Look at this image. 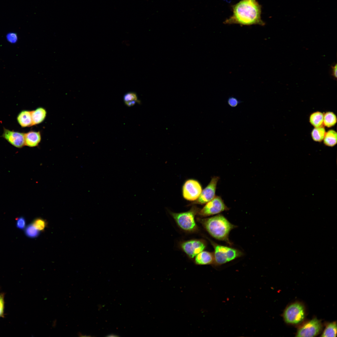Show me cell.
Returning a JSON list of instances; mask_svg holds the SVG:
<instances>
[{"label":"cell","instance_id":"obj_8","mask_svg":"<svg viewBox=\"0 0 337 337\" xmlns=\"http://www.w3.org/2000/svg\"><path fill=\"white\" fill-rule=\"evenodd\" d=\"M219 178L213 177L208 186L202 190L198 198L193 203L203 204L206 203L215 197V192Z\"/></svg>","mask_w":337,"mask_h":337},{"label":"cell","instance_id":"obj_12","mask_svg":"<svg viewBox=\"0 0 337 337\" xmlns=\"http://www.w3.org/2000/svg\"><path fill=\"white\" fill-rule=\"evenodd\" d=\"M41 139L40 132L29 131L25 133V145L30 147H36L40 143Z\"/></svg>","mask_w":337,"mask_h":337},{"label":"cell","instance_id":"obj_6","mask_svg":"<svg viewBox=\"0 0 337 337\" xmlns=\"http://www.w3.org/2000/svg\"><path fill=\"white\" fill-rule=\"evenodd\" d=\"M228 209L221 198L216 196L207 203L203 208L198 211V214L202 217H207L218 214Z\"/></svg>","mask_w":337,"mask_h":337},{"label":"cell","instance_id":"obj_28","mask_svg":"<svg viewBox=\"0 0 337 337\" xmlns=\"http://www.w3.org/2000/svg\"><path fill=\"white\" fill-rule=\"evenodd\" d=\"M332 76L335 78L337 77V65L335 64V65L331 66Z\"/></svg>","mask_w":337,"mask_h":337},{"label":"cell","instance_id":"obj_3","mask_svg":"<svg viewBox=\"0 0 337 337\" xmlns=\"http://www.w3.org/2000/svg\"><path fill=\"white\" fill-rule=\"evenodd\" d=\"M214 249V264L220 265L242 256L243 253L240 250L231 247L221 245L209 239Z\"/></svg>","mask_w":337,"mask_h":337},{"label":"cell","instance_id":"obj_19","mask_svg":"<svg viewBox=\"0 0 337 337\" xmlns=\"http://www.w3.org/2000/svg\"><path fill=\"white\" fill-rule=\"evenodd\" d=\"M337 122L336 115L332 112H327L324 115L323 125L330 128L335 125Z\"/></svg>","mask_w":337,"mask_h":337},{"label":"cell","instance_id":"obj_11","mask_svg":"<svg viewBox=\"0 0 337 337\" xmlns=\"http://www.w3.org/2000/svg\"><path fill=\"white\" fill-rule=\"evenodd\" d=\"M1 137L16 148H20L25 145V133L11 130L4 128Z\"/></svg>","mask_w":337,"mask_h":337},{"label":"cell","instance_id":"obj_17","mask_svg":"<svg viewBox=\"0 0 337 337\" xmlns=\"http://www.w3.org/2000/svg\"><path fill=\"white\" fill-rule=\"evenodd\" d=\"M324 114L320 111H316L310 115L309 121L314 127L323 126Z\"/></svg>","mask_w":337,"mask_h":337},{"label":"cell","instance_id":"obj_15","mask_svg":"<svg viewBox=\"0 0 337 337\" xmlns=\"http://www.w3.org/2000/svg\"><path fill=\"white\" fill-rule=\"evenodd\" d=\"M46 115V110L42 107H38L31 111L32 126L42 123L45 119Z\"/></svg>","mask_w":337,"mask_h":337},{"label":"cell","instance_id":"obj_18","mask_svg":"<svg viewBox=\"0 0 337 337\" xmlns=\"http://www.w3.org/2000/svg\"><path fill=\"white\" fill-rule=\"evenodd\" d=\"M325 128L323 126L314 127L311 132V136L313 140L321 142L323 140L326 133Z\"/></svg>","mask_w":337,"mask_h":337},{"label":"cell","instance_id":"obj_21","mask_svg":"<svg viewBox=\"0 0 337 337\" xmlns=\"http://www.w3.org/2000/svg\"><path fill=\"white\" fill-rule=\"evenodd\" d=\"M337 324L335 322L329 323L324 331L322 337H336Z\"/></svg>","mask_w":337,"mask_h":337},{"label":"cell","instance_id":"obj_7","mask_svg":"<svg viewBox=\"0 0 337 337\" xmlns=\"http://www.w3.org/2000/svg\"><path fill=\"white\" fill-rule=\"evenodd\" d=\"M202 191L199 183L194 179H189L185 182L183 187V195L184 198L189 201L196 200Z\"/></svg>","mask_w":337,"mask_h":337},{"label":"cell","instance_id":"obj_14","mask_svg":"<svg viewBox=\"0 0 337 337\" xmlns=\"http://www.w3.org/2000/svg\"><path fill=\"white\" fill-rule=\"evenodd\" d=\"M195 262L199 265L214 264L213 253L206 251H202L195 256Z\"/></svg>","mask_w":337,"mask_h":337},{"label":"cell","instance_id":"obj_2","mask_svg":"<svg viewBox=\"0 0 337 337\" xmlns=\"http://www.w3.org/2000/svg\"><path fill=\"white\" fill-rule=\"evenodd\" d=\"M199 220L213 238L232 244L229 239V234L236 226L230 223L223 216L218 214L210 217L200 219Z\"/></svg>","mask_w":337,"mask_h":337},{"label":"cell","instance_id":"obj_23","mask_svg":"<svg viewBox=\"0 0 337 337\" xmlns=\"http://www.w3.org/2000/svg\"><path fill=\"white\" fill-rule=\"evenodd\" d=\"M32 224L40 231L44 230L47 225L45 220L40 218L35 219Z\"/></svg>","mask_w":337,"mask_h":337},{"label":"cell","instance_id":"obj_30","mask_svg":"<svg viewBox=\"0 0 337 337\" xmlns=\"http://www.w3.org/2000/svg\"><path fill=\"white\" fill-rule=\"evenodd\" d=\"M107 336H108V337H115V336H118L117 335H115L114 334H110V335H108Z\"/></svg>","mask_w":337,"mask_h":337},{"label":"cell","instance_id":"obj_16","mask_svg":"<svg viewBox=\"0 0 337 337\" xmlns=\"http://www.w3.org/2000/svg\"><path fill=\"white\" fill-rule=\"evenodd\" d=\"M324 144L329 147H333L337 144V134L333 129H330L326 132L323 140Z\"/></svg>","mask_w":337,"mask_h":337},{"label":"cell","instance_id":"obj_27","mask_svg":"<svg viewBox=\"0 0 337 337\" xmlns=\"http://www.w3.org/2000/svg\"><path fill=\"white\" fill-rule=\"evenodd\" d=\"M26 220L24 217H20L17 218L16 223L17 228L20 229H23L26 227Z\"/></svg>","mask_w":337,"mask_h":337},{"label":"cell","instance_id":"obj_26","mask_svg":"<svg viewBox=\"0 0 337 337\" xmlns=\"http://www.w3.org/2000/svg\"><path fill=\"white\" fill-rule=\"evenodd\" d=\"M5 308L4 294H0V318L4 317Z\"/></svg>","mask_w":337,"mask_h":337},{"label":"cell","instance_id":"obj_13","mask_svg":"<svg viewBox=\"0 0 337 337\" xmlns=\"http://www.w3.org/2000/svg\"><path fill=\"white\" fill-rule=\"evenodd\" d=\"M17 120L18 124L22 128L29 127L32 126L31 111L23 110L18 114Z\"/></svg>","mask_w":337,"mask_h":337},{"label":"cell","instance_id":"obj_22","mask_svg":"<svg viewBox=\"0 0 337 337\" xmlns=\"http://www.w3.org/2000/svg\"><path fill=\"white\" fill-rule=\"evenodd\" d=\"M40 232L32 224H29L25 229V235L27 237L32 238L37 237L39 235Z\"/></svg>","mask_w":337,"mask_h":337},{"label":"cell","instance_id":"obj_9","mask_svg":"<svg viewBox=\"0 0 337 337\" xmlns=\"http://www.w3.org/2000/svg\"><path fill=\"white\" fill-rule=\"evenodd\" d=\"M322 325L320 321L314 318L305 324L298 330L297 337H314L319 334Z\"/></svg>","mask_w":337,"mask_h":337},{"label":"cell","instance_id":"obj_5","mask_svg":"<svg viewBox=\"0 0 337 337\" xmlns=\"http://www.w3.org/2000/svg\"><path fill=\"white\" fill-rule=\"evenodd\" d=\"M284 317L285 322L289 324H297L302 321L305 316L304 307L298 303L292 304L285 310Z\"/></svg>","mask_w":337,"mask_h":337},{"label":"cell","instance_id":"obj_1","mask_svg":"<svg viewBox=\"0 0 337 337\" xmlns=\"http://www.w3.org/2000/svg\"><path fill=\"white\" fill-rule=\"evenodd\" d=\"M233 13L224 22L225 24L264 26L261 19V6L256 0H241L232 6Z\"/></svg>","mask_w":337,"mask_h":337},{"label":"cell","instance_id":"obj_29","mask_svg":"<svg viewBox=\"0 0 337 337\" xmlns=\"http://www.w3.org/2000/svg\"><path fill=\"white\" fill-rule=\"evenodd\" d=\"M56 320H54L52 322V326L53 327L56 326Z\"/></svg>","mask_w":337,"mask_h":337},{"label":"cell","instance_id":"obj_20","mask_svg":"<svg viewBox=\"0 0 337 337\" xmlns=\"http://www.w3.org/2000/svg\"><path fill=\"white\" fill-rule=\"evenodd\" d=\"M124 100L125 105L131 107L139 102L138 96L136 94L132 92H130L125 94L124 96Z\"/></svg>","mask_w":337,"mask_h":337},{"label":"cell","instance_id":"obj_25","mask_svg":"<svg viewBox=\"0 0 337 337\" xmlns=\"http://www.w3.org/2000/svg\"><path fill=\"white\" fill-rule=\"evenodd\" d=\"M241 101L237 98L233 96L230 97L227 100L228 105L231 107H236Z\"/></svg>","mask_w":337,"mask_h":337},{"label":"cell","instance_id":"obj_4","mask_svg":"<svg viewBox=\"0 0 337 337\" xmlns=\"http://www.w3.org/2000/svg\"><path fill=\"white\" fill-rule=\"evenodd\" d=\"M199 211L198 208L194 206L189 210L186 212L180 213L170 212V213L181 228L185 231L192 232L196 230L197 229L195 217Z\"/></svg>","mask_w":337,"mask_h":337},{"label":"cell","instance_id":"obj_10","mask_svg":"<svg viewBox=\"0 0 337 337\" xmlns=\"http://www.w3.org/2000/svg\"><path fill=\"white\" fill-rule=\"evenodd\" d=\"M181 246L183 251L189 257L193 258L203 251L206 245L202 240H192L182 243Z\"/></svg>","mask_w":337,"mask_h":337},{"label":"cell","instance_id":"obj_24","mask_svg":"<svg viewBox=\"0 0 337 337\" xmlns=\"http://www.w3.org/2000/svg\"><path fill=\"white\" fill-rule=\"evenodd\" d=\"M6 39L8 42L12 44H14L17 42L18 37L16 33L10 32L7 34Z\"/></svg>","mask_w":337,"mask_h":337}]
</instances>
